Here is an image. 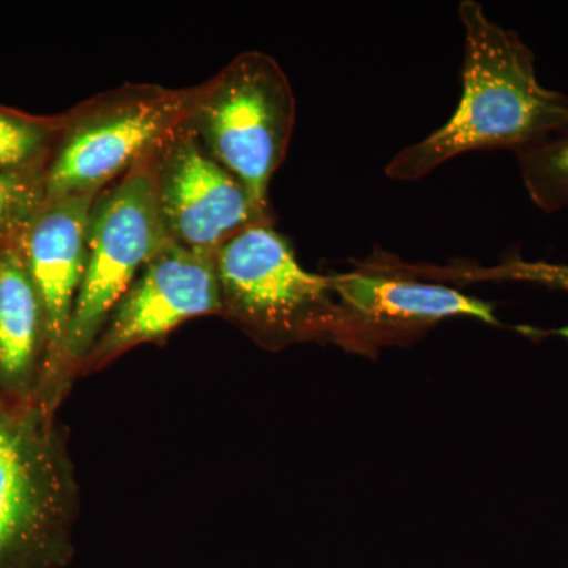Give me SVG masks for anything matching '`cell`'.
I'll return each instance as SVG.
<instances>
[{"mask_svg": "<svg viewBox=\"0 0 568 568\" xmlns=\"http://www.w3.org/2000/svg\"><path fill=\"white\" fill-rule=\"evenodd\" d=\"M458 14L466 40L457 111L396 153L386 168L392 181H417L465 152H517L568 133V97L540 84L534 52L518 33L489 20L474 0H463Z\"/></svg>", "mask_w": 568, "mask_h": 568, "instance_id": "1", "label": "cell"}, {"mask_svg": "<svg viewBox=\"0 0 568 568\" xmlns=\"http://www.w3.org/2000/svg\"><path fill=\"white\" fill-rule=\"evenodd\" d=\"M213 257L222 312L257 342L268 347L306 339L342 345L345 316L331 275L305 271L274 224L246 227Z\"/></svg>", "mask_w": 568, "mask_h": 568, "instance_id": "2", "label": "cell"}, {"mask_svg": "<svg viewBox=\"0 0 568 568\" xmlns=\"http://www.w3.org/2000/svg\"><path fill=\"white\" fill-rule=\"evenodd\" d=\"M294 122L290 80L274 58L260 51L235 55L211 80L194 85L185 121L268 213V185L284 162Z\"/></svg>", "mask_w": 568, "mask_h": 568, "instance_id": "3", "label": "cell"}, {"mask_svg": "<svg viewBox=\"0 0 568 568\" xmlns=\"http://www.w3.org/2000/svg\"><path fill=\"white\" fill-rule=\"evenodd\" d=\"M194 88L126 82L62 114L47 168V200L99 194L189 118Z\"/></svg>", "mask_w": 568, "mask_h": 568, "instance_id": "4", "label": "cell"}, {"mask_svg": "<svg viewBox=\"0 0 568 568\" xmlns=\"http://www.w3.org/2000/svg\"><path fill=\"white\" fill-rule=\"evenodd\" d=\"M70 478L50 410L0 405V568L67 558Z\"/></svg>", "mask_w": 568, "mask_h": 568, "instance_id": "5", "label": "cell"}, {"mask_svg": "<svg viewBox=\"0 0 568 568\" xmlns=\"http://www.w3.org/2000/svg\"><path fill=\"white\" fill-rule=\"evenodd\" d=\"M155 151L93 201L84 278L63 347L62 375L88 357L112 310L142 268L170 242L156 205Z\"/></svg>", "mask_w": 568, "mask_h": 568, "instance_id": "6", "label": "cell"}, {"mask_svg": "<svg viewBox=\"0 0 568 568\" xmlns=\"http://www.w3.org/2000/svg\"><path fill=\"white\" fill-rule=\"evenodd\" d=\"M345 316L343 349L375 358L386 347H406L448 317H476L500 325L487 302L406 274L392 254L376 250L353 271L331 275Z\"/></svg>", "mask_w": 568, "mask_h": 568, "instance_id": "7", "label": "cell"}, {"mask_svg": "<svg viewBox=\"0 0 568 568\" xmlns=\"http://www.w3.org/2000/svg\"><path fill=\"white\" fill-rule=\"evenodd\" d=\"M155 196L168 239L197 252L215 253L246 227L274 220L185 122L156 148Z\"/></svg>", "mask_w": 568, "mask_h": 568, "instance_id": "8", "label": "cell"}, {"mask_svg": "<svg viewBox=\"0 0 568 568\" xmlns=\"http://www.w3.org/2000/svg\"><path fill=\"white\" fill-rule=\"evenodd\" d=\"M222 312L213 253L168 242L142 268L112 310L89 361H110L142 343L155 342L193 317Z\"/></svg>", "mask_w": 568, "mask_h": 568, "instance_id": "9", "label": "cell"}, {"mask_svg": "<svg viewBox=\"0 0 568 568\" xmlns=\"http://www.w3.org/2000/svg\"><path fill=\"white\" fill-rule=\"evenodd\" d=\"M97 194L47 200L20 239L47 327V372L39 405L50 409L62 379L63 347L88 256L89 219Z\"/></svg>", "mask_w": 568, "mask_h": 568, "instance_id": "10", "label": "cell"}, {"mask_svg": "<svg viewBox=\"0 0 568 568\" xmlns=\"http://www.w3.org/2000/svg\"><path fill=\"white\" fill-rule=\"evenodd\" d=\"M44 372L43 308L18 242L0 248V405H39Z\"/></svg>", "mask_w": 568, "mask_h": 568, "instance_id": "11", "label": "cell"}, {"mask_svg": "<svg viewBox=\"0 0 568 568\" xmlns=\"http://www.w3.org/2000/svg\"><path fill=\"white\" fill-rule=\"evenodd\" d=\"M62 130V115L28 114L0 104V173L44 171Z\"/></svg>", "mask_w": 568, "mask_h": 568, "instance_id": "12", "label": "cell"}, {"mask_svg": "<svg viewBox=\"0 0 568 568\" xmlns=\"http://www.w3.org/2000/svg\"><path fill=\"white\" fill-rule=\"evenodd\" d=\"M416 274L428 282L458 286L478 282L496 283H529L537 286L551 287V290L566 291L568 293V264H551L544 261L519 260L511 257L504 263L484 267L466 261L448 265L418 264Z\"/></svg>", "mask_w": 568, "mask_h": 568, "instance_id": "13", "label": "cell"}, {"mask_svg": "<svg viewBox=\"0 0 568 568\" xmlns=\"http://www.w3.org/2000/svg\"><path fill=\"white\" fill-rule=\"evenodd\" d=\"M515 153L523 182L534 204L547 213L568 207V133Z\"/></svg>", "mask_w": 568, "mask_h": 568, "instance_id": "14", "label": "cell"}, {"mask_svg": "<svg viewBox=\"0 0 568 568\" xmlns=\"http://www.w3.org/2000/svg\"><path fill=\"white\" fill-rule=\"evenodd\" d=\"M44 201V171L0 173V248L20 242Z\"/></svg>", "mask_w": 568, "mask_h": 568, "instance_id": "15", "label": "cell"}]
</instances>
